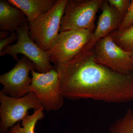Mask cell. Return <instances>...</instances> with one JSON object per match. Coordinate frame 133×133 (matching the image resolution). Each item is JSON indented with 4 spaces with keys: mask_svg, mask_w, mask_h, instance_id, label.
<instances>
[{
    "mask_svg": "<svg viewBox=\"0 0 133 133\" xmlns=\"http://www.w3.org/2000/svg\"><path fill=\"white\" fill-rule=\"evenodd\" d=\"M63 97L120 103L133 99V73L124 75L95 61L93 49L82 50L69 62L56 65Z\"/></svg>",
    "mask_w": 133,
    "mask_h": 133,
    "instance_id": "6da1fadb",
    "label": "cell"
},
{
    "mask_svg": "<svg viewBox=\"0 0 133 133\" xmlns=\"http://www.w3.org/2000/svg\"><path fill=\"white\" fill-rule=\"evenodd\" d=\"M67 0H58L47 13L29 22L30 37L42 50L48 51L56 41Z\"/></svg>",
    "mask_w": 133,
    "mask_h": 133,
    "instance_id": "7a4b0ae2",
    "label": "cell"
},
{
    "mask_svg": "<svg viewBox=\"0 0 133 133\" xmlns=\"http://www.w3.org/2000/svg\"><path fill=\"white\" fill-rule=\"evenodd\" d=\"M104 0H67L60 32L76 29L96 28L95 21Z\"/></svg>",
    "mask_w": 133,
    "mask_h": 133,
    "instance_id": "3957f363",
    "label": "cell"
},
{
    "mask_svg": "<svg viewBox=\"0 0 133 133\" xmlns=\"http://www.w3.org/2000/svg\"><path fill=\"white\" fill-rule=\"evenodd\" d=\"M0 128L1 132L6 133L28 115L30 109L42 107L36 94L30 91L21 98L8 96L0 91Z\"/></svg>",
    "mask_w": 133,
    "mask_h": 133,
    "instance_id": "277c9868",
    "label": "cell"
},
{
    "mask_svg": "<svg viewBox=\"0 0 133 133\" xmlns=\"http://www.w3.org/2000/svg\"><path fill=\"white\" fill-rule=\"evenodd\" d=\"M18 38L14 44L7 46L0 53V56L9 55L14 59L18 61V54H22L28 58L35 65L37 72L45 73L55 68L51 64L49 55L48 51L42 50L30 37L29 22L17 31Z\"/></svg>",
    "mask_w": 133,
    "mask_h": 133,
    "instance_id": "5b68a950",
    "label": "cell"
},
{
    "mask_svg": "<svg viewBox=\"0 0 133 133\" xmlns=\"http://www.w3.org/2000/svg\"><path fill=\"white\" fill-rule=\"evenodd\" d=\"M32 81L30 91H33L47 111H55L64 104L61 94L58 73L56 68L45 73L33 70L31 71Z\"/></svg>",
    "mask_w": 133,
    "mask_h": 133,
    "instance_id": "8992f818",
    "label": "cell"
},
{
    "mask_svg": "<svg viewBox=\"0 0 133 133\" xmlns=\"http://www.w3.org/2000/svg\"><path fill=\"white\" fill-rule=\"evenodd\" d=\"M94 31L82 29L59 32L56 41L48 51L50 62L57 65L74 58L89 42Z\"/></svg>",
    "mask_w": 133,
    "mask_h": 133,
    "instance_id": "52a82bcc",
    "label": "cell"
},
{
    "mask_svg": "<svg viewBox=\"0 0 133 133\" xmlns=\"http://www.w3.org/2000/svg\"><path fill=\"white\" fill-rule=\"evenodd\" d=\"M93 49L97 63L120 74L133 73L131 54L117 45L110 34L98 41Z\"/></svg>",
    "mask_w": 133,
    "mask_h": 133,
    "instance_id": "ba28073f",
    "label": "cell"
},
{
    "mask_svg": "<svg viewBox=\"0 0 133 133\" xmlns=\"http://www.w3.org/2000/svg\"><path fill=\"white\" fill-rule=\"evenodd\" d=\"M33 70H36L34 64L22 57L12 70L0 76V83L3 85L1 91L13 97H24L30 91L32 78L29 73Z\"/></svg>",
    "mask_w": 133,
    "mask_h": 133,
    "instance_id": "9c48e42d",
    "label": "cell"
},
{
    "mask_svg": "<svg viewBox=\"0 0 133 133\" xmlns=\"http://www.w3.org/2000/svg\"><path fill=\"white\" fill-rule=\"evenodd\" d=\"M102 12L90 40L83 49L87 51L92 49L96 43L112 32L118 29L124 17L109 5L107 1H104L101 7Z\"/></svg>",
    "mask_w": 133,
    "mask_h": 133,
    "instance_id": "30bf717a",
    "label": "cell"
},
{
    "mask_svg": "<svg viewBox=\"0 0 133 133\" xmlns=\"http://www.w3.org/2000/svg\"><path fill=\"white\" fill-rule=\"evenodd\" d=\"M28 22L27 17L21 10L8 1H0L1 30L10 33L17 32Z\"/></svg>",
    "mask_w": 133,
    "mask_h": 133,
    "instance_id": "8fae6325",
    "label": "cell"
},
{
    "mask_svg": "<svg viewBox=\"0 0 133 133\" xmlns=\"http://www.w3.org/2000/svg\"><path fill=\"white\" fill-rule=\"evenodd\" d=\"M58 0H8L13 6L21 10L29 22H33L47 13L55 6Z\"/></svg>",
    "mask_w": 133,
    "mask_h": 133,
    "instance_id": "7c38bea8",
    "label": "cell"
},
{
    "mask_svg": "<svg viewBox=\"0 0 133 133\" xmlns=\"http://www.w3.org/2000/svg\"><path fill=\"white\" fill-rule=\"evenodd\" d=\"M42 107L40 109L35 110L31 115H28L22 121V126L20 123L16 124L10 129L8 133H35V129L37 122L44 117Z\"/></svg>",
    "mask_w": 133,
    "mask_h": 133,
    "instance_id": "4fadbf2b",
    "label": "cell"
},
{
    "mask_svg": "<svg viewBox=\"0 0 133 133\" xmlns=\"http://www.w3.org/2000/svg\"><path fill=\"white\" fill-rule=\"evenodd\" d=\"M110 35L116 44L131 54L133 62V25L122 30H115Z\"/></svg>",
    "mask_w": 133,
    "mask_h": 133,
    "instance_id": "5bb4252c",
    "label": "cell"
},
{
    "mask_svg": "<svg viewBox=\"0 0 133 133\" xmlns=\"http://www.w3.org/2000/svg\"><path fill=\"white\" fill-rule=\"evenodd\" d=\"M109 133H133V112L129 111L113 124Z\"/></svg>",
    "mask_w": 133,
    "mask_h": 133,
    "instance_id": "9a60e30c",
    "label": "cell"
},
{
    "mask_svg": "<svg viewBox=\"0 0 133 133\" xmlns=\"http://www.w3.org/2000/svg\"><path fill=\"white\" fill-rule=\"evenodd\" d=\"M109 5L114 8L124 17L129 7L131 1L129 0H107Z\"/></svg>",
    "mask_w": 133,
    "mask_h": 133,
    "instance_id": "2e32d148",
    "label": "cell"
},
{
    "mask_svg": "<svg viewBox=\"0 0 133 133\" xmlns=\"http://www.w3.org/2000/svg\"><path fill=\"white\" fill-rule=\"evenodd\" d=\"M133 25V0L131 1L127 11L118 30H122L129 28Z\"/></svg>",
    "mask_w": 133,
    "mask_h": 133,
    "instance_id": "e0dca14e",
    "label": "cell"
},
{
    "mask_svg": "<svg viewBox=\"0 0 133 133\" xmlns=\"http://www.w3.org/2000/svg\"><path fill=\"white\" fill-rule=\"evenodd\" d=\"M18 34L17 32H14L11 33L6 38L0 40V53L2 52L5 48L8 45H12V43L17 41Z\"/></svg>",
    "mask_w": 133,
    "mask_h": 133,
    "instance_id": "ac0fdd59",
    "label": "cell"
},
{
    "mask_svg": "<svg viewBox=\"0 0 133 133\" xmlns=\"http://www.w3.org/2000/svg\"><path fill=\"white\" fill-rule=\"evenodd\" d=\"M10 32L5 31H0V39L1 40L4 39L6 38L10 35Z\"/></svg>",
    "mask_w": 133,
    "mask_h": 133,
    "instance_id": "d6986e66",
    "label": "cell"
},
{
    "mask_svg": "<svg viewBox=\"0 0 133 133\" xmlns=\"http://www.w3.org/2000/svg\"><path fill=\"white\" fill-rule=\"evenodd\" d=\"M1 133H4L1 132Z\"/></svg>",
    "mask_w": 133,
    "mask_h": 133,
    "instance_id": "ffe728a7",
    "label": "cell"
},
{
    "mask_svg": "<svg viewBox=\"0 0 133 133\" xmlns=\"http://www.w3.org/2000/svg\"></svg>",
    "mask_w": 133,
    "mask_h": 133,
    "instance_id": "44dd1931",
    "label": "cell"
}]
</instances>
